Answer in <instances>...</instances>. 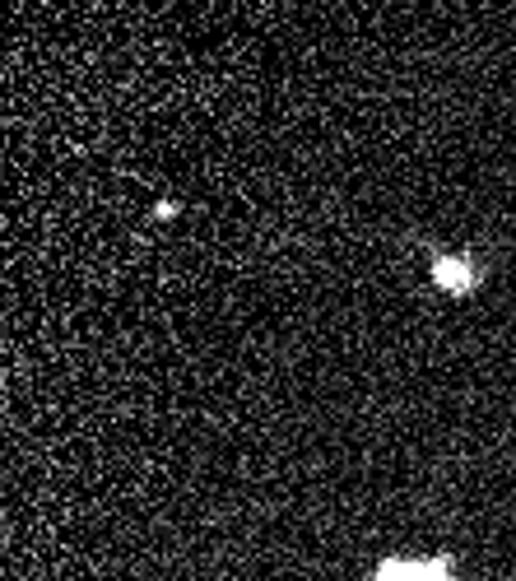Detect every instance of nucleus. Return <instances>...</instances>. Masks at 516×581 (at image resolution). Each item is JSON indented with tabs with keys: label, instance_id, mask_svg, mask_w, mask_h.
I'll list each match as a JSON object with an SVG mask.
<instances>
[{
	"label": "nucleus",
	"instance_id": "f257e3e1",
	"mask_svg": "<svg viewBox=\"0 0 516 581\" xmlns=\"http://www.w3.org/2000/svg\"><path fill=\"white\" fill-rule=\"evenodd\" d=\"M433 279H437V289H447V293H475L484 270L475 261H461V256H433Z\"/></svg>",
	"mask_w": 516,
	"mask_h": 581
}]
</instances>
